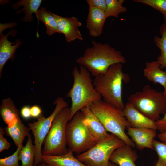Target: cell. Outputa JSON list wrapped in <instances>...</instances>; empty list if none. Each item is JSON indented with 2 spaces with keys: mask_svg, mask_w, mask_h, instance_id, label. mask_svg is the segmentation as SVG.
Instances as JSON below:
<instances>
[{
  "mask_svg": "<svg viewBox=\"0 0 166 166\" xmlns=\"http://www.w3.org/2000/svg\"><path fill=\"white\" fill-rule=\"evenodd\" d=\"M92 44V46L86 49L83 55L76 61L86 68L94 77L105 73L113 65L126 62L121 52L108 44L93 41Z\"/></svg>",
  "mask_w": 166,
  "mask_h": 166,
  "instance_id": "1",
  "label": "cell"
},
{
  "mask_svg": "<svg viewBox=\"0 0 166 166\" xmlns=\"http://www.w3.org/2000/svg\"><path fill=\"white\" fill-rule=\"evenodd\" d=\"M129 80L128 74L123 72L122 64L118 63L111 66L105 73L95 77L93 83L104 101L123 110L125 105L122 97V83H128Z\"/></svg>",
  "mask_w": 166,
  "mask_h": 166,
  "instance_id": "2",
  "label": "cell"
},
{
  "mask_svg": "<svg viewBox=\"0 0 166 166\" xmlns=\"http://www.w3.org/2000/svg\"><path fill=\"white\" fill-rule=\"evenodd\" d=\"M72 74L74 79L73 85L67 94L71 101L69 121L82 108L89 106L101 97L95 89L91 74L86 68L81 65L79 69L75 67Z\"/></svg>",
  "mask_w": 166,
  "mask_h": 166,
  "instance_id": "3",
  "label": "cell"
},
{
  "mask_svg": "<svg viewBox=\"0 0 166 166\" xmlns=\"http://www.w3.org/2000/svg\"><path fill=\"white\" fill-rule=\"evenodd\" d=\"M89 107L107 132L115 135L132 148L135 147L133 141L125 133V129L131 125L124 117L123 110L101 99Z\"/></svg>",
  "mask_w": 166,
  "mask_h": 166,
  "instance_id": "4",
  "label": "cell"
},
{
  "mask_svg": "<svg viewBox=\"0 0 166 166\" xmlns=\"http://www.w3.org/2000/svg\"><path fill=\"white\" fill-rule=\"evenodd\" d=\"M128 101L140 113L154 121L166 111V96L149 85H145L141 91L131 94Z\"/></svg>",
  "mask_w": 166,
  "mask_h": 166,
  "instance_id": "5",
  "label": "cell"
},
{
  "mask_svg": "<svg viewBox=\"0 0 166 166\" xmlns=\"http://www.w3.org/2000/svg\"><path fill=\"white\" fill-rule=\"evenodd\" d=\"M70 114V108L62 109L54 119L44 139L42 154L59 155L67 153L66 126Z\"/></svg>",
  "mask_w": 166,
  "mask_h": 166,
  "instance_id": "6",
  "label": "cell"
},
{
  "mask_svg": "<svg viewBox=\"0 0 166 166\" xmlns=\"http://www.w3.org/2000/svg\"><path fill=\"white\" fill-rule=\"evenodd\" d=\"M84 115L80 110L68 122L66 128L67 144L73 152H84L94 146L97 141L84 122Z\"/></svg>",
  "mask_w": 166,
  "mask_h": 166,
  "instance_id": "7",
  "label": "cell"
},
{
  "mask_svg": "<svg viewBox=\"0 0 166 166\" xmlns=\"http://www.w3.org/2000/svg\"><path fill=\"white\" fill-rule=\"evenodd\" d=\"M125 144L122 140L111 133L76 158L87 166H108L113 152Z\"/></svg>",
  "mask_w": 166,
  "mask_h": 166,
  "instance_id": "8",
  "label": "cell"
},
{
  "mask_svg": "<svg viewBox=\"0 0 166 166\" xmlns=\"http://www.w3.org/2000/svg\"><path fill=\"white\" fill-rule=\"evenodd\" d=\"M55 107L53 112L48 117L42 114L37 118V121L28 124L34 138L35 155L34 166H38L42 163L41 148L43 142L51 126L52 122L57 115L63 109L68 107V104L61 97H57L55 101Z\"/></svg>",
  "mask_w": 166,
  "mask_h": 166,
  "instance_id": "9",
  "label": "cell"
},
{
  "mask_svg": "<svg viewBox=\"0 0 166 166\" xmlns=\"http://www.w3.org/2000/svg\"><path fill=\"white\" fill-rule=\"evenodd\" d=\"M50 12L56 20L59 33L64 35L68 42L76 40H83L82 35L78 29L82 24L77 18L74 16L64 17Z\"/></svg>",
  "mask_w": 166,
  "mask_h": 166,
  "instance_id": "10",
  "label": "cell"
},
{
  "mask_svg": "<svg viewBox=\"0 0 166 166\" xmlns=\"http://www.w3.org/2000/svg\"><path fill=\"white\" fill-rule=\"evenodd\" d=\"M127 129L128 134L139 150H142L145 148L154 149L153 141L156 136V130L147 128L132 127Z\"/></svg>",
  "mask_w": 166,
  "mask_h": 166,
  "instance_id": "11",
  "label": "cell"
},
{
  "mask_svg": "<svg viewBox=\"0 0 166 166\" xmlns=\"http://www.w3.org/2000/svg\"><path fill=\"white\" fill-rule=\"evenodd\" d=\"M123 111L124 117L132 127L157 130L156 121L145 116L128 102L125 105Z\"/></svg>",
  "mask_w": 166,
  "mask_h": 166,
  "instance_id": "12",
  "label": "cell"
},
{
  "mask_svg": "<svg viewBox=\"0 0 166 166\" xmlns=\"http://www.w3.org/2000/svg\"><path fill=\"white\" fill-rule=\"evenodd\" d=\"M16 30H12L6 35L0 33V76L1 78L2 69L6 62L9 59L14 60L17 49L22 43V41L17 39L14 43L9 42L8 36L16 33Z\"/></svg>",
  "mask_w": 166,
  "mask_h": 166,
  "instance_id": "13",
  "label": "cell"
},
{
  "mask_svg": "<svg viewBox=\"0 0 166 166\" xmlns=\"http://www.w3.org/2000/svg\"><path fill=\"white\" fill-rule=\"evenodd\" d=\"M107 18L105 12L96 7H89L86 27L90 36L96 37L101 35Z\"/></svg>",
  "mask_w": 166,
  "mask_h": 166,
  "instance_id": "14",
  "label": "cell"
},
{
  "mask_svg": "<svg viewBox=\"0 0 166 166\" xmlns=\"http://www.w3.org/2000/svg\"><path fill=\"white\" fill-rule=\"evenodd\" d=\"M81 111L84 116V122L91 134L97 142L106 138L109 134L93 113L89 106L82 108Z\"/></svg>",
  "mask_w": 166,
  "mask_h": 166,
  "instance_id": "15",
  "label": "cell"
},
{
  "mask_svg": "<svg viewBox=\"0 0 166 166\" xmlns=\"http://www.w3.org/2000/svg\"><path fill=\"white\" fill-rule=\"evenodd\" d=\"M138 158L136 151L125 144L113 152L109 160L119 166H136L135 163Z\"/></svg>",
  "mask_w": 166,
  "mask_h": 166,
  "instance_id": "16",
  "label": "cell"
},
{
  "mask_svg": "<svg viewBox=\"0 0 166 166\" xmlns=\"http://www.w3.org/2000/svg\"><path fill=\"white\" fill-rule=\"evenodd\" d=\"M42 162L46 166H87L80 161L73 155V152L69 150L64 154L49 155L42 154Z\"/></svg>",
  "mask_w": 166,
  "mask_h": 166,
  "instance_id": "17",
  "label": "cell"
},
{
  "mask_svg": "<svg viewBox=\"0 0 166 166\" xmlns=\"http://www.w3.org/2000/svg\"><path fill=\"white\" fill-rule=\"evenodd\" d=\"M144 76L155 84H160L164 88L163 93L166 96V71L162 70L157 61L147 62L143 70Z\"/></svg>",
  "mask_w": 166,
  "mask_h": 166,
  "instance_id": "18",
  "label": "cell"
},
{
  "mask_svg": "<svg viewBox=\"0 0 166 166\" xmlns=\"http://www.w3.org/2000/svg\"><path fill=\"white\" fill-rule=\"evenodd\" d=\"M0 114L4 123L9 128L14 126L20 118L19 111L10 98L2 101L0 106Z\"/></svg>",
  "mask_w": 166,
  "mask_h": 166,
  "instance_id": "19",
  "label": "cell"
},
{
  "mask_svg": "<svg viewBox=\"0 0 166 166\" xmlns=\"http://www.w3.org/2000/svg\"><path fill=\"white\" fill-rule=\"evenodd\" d=\"M42 0H20L11 5V7L13 9L17 10L21 6H23L21 10L17 11L16 13L20 14L22 12L25 14L24 17L21 19L24 22H31L33 20L32 14H37Z\"/></svg>",
  "mask_w": 166,
  "mask_h": 166,
  "instance_id": "20",
  "label": "cell"
},
{
  "mask_svg": "<svg viewBox=\"0 0 166 166\" xmlns=\"http://www.w3.org/2000/svg\"><path fill=\"white\" fill-rule=\"evenodd\" d=\"M4 130L6 135L12 139L17 147L22 144L25 137L30 134V130L29 127L23 124L20 118L14 126L11 128L6 126Z\"/></svg>",
  "mask_w": 166,
  "mask_h": 166,
  "instance_id": "21",
  "label": "cell"
},
{
  "mask_svg": "<svg viewBox=\"0 0 166 166\" xmlns=\"http://www.w3.org/2000/svg\"><path fill=\"white\" fill-rule=\"evenodd\" d=\"M36 15L38 21H40L45 25L47 29L46 33L48 35L51 36L56 33H59L55 19L50 11H48L44 7L39 9Z\"/></svg>",
  "mask_w": 166,
  "mask_h": 166,
  "instance_id": "22",
  "label": "cell"
},
{
  "mask_svg": "<svg viewBox=\"0 0 166 166\" xmlns=\"http://www.w3.org/2000/svg\"><path fill=\"white\" fill-rule=\"evenodd\" d=\"M25 146H23L19 154V160L22 162V166H34L35 155V147L32 144V138L29 134Z\"/></svg>",
  "mask_w": 166,
  "mask_h": 166,
  "instance_id": "23",
  "label": "cell"
},
{
  "mask_svg": "<svg viewBox=\"0 0 166 166\" xmlns=\"http://www.w3.org/2000/svg\"><path fill=\"white\" fill-rule=\"evenodd\" d=\"M160 31L161 37L155 36L154 40L155 44L161 51L157 61L161 68H166V25L164 23L160 26Z\"/></svg>",
  "mask_w": 166,
  "mask_h": 166,
  "instance_id": "24",
  "label": "cell"
},
{
  "mask_svg": "<svg viewBox=\"0 0 166 166\" xmlns=\"http://www.w3.org/2000/svg\"><path fill=\"white\" fill-rule=\"evenodd\" d=\"M107 9L105 12L107 18L110 17L118 18L119 14L127 11V8L123 5L124 0H106Z\"/></svg>",
  "mask_w": 166,
  "mask_h": 166,
  "instance_id": "25",
  "label": "cell"
},
{
  "mask_svg": "<svg viewBox=\"0 0 166 166\" xmlns=\"http://www.w3.org/2000/svg\"><path fill=\"white\" fill-rule=\"evenodd\" d=\"M153 145L158 156L156 165L166 166V142H161L154 139Z\"/></svg>",
  "mask_w": 166,
  "mask_h": 166,
  "instance_id": "26",
  "label": "cell"
},
{
  "mask_svg": "<svg viewBox=\"0 0 166 166\" xmlns=\"http://www.w3.org/2000/svg\"><path fill=\"white\" fill-rule=\"evenodd\" d=\"M135 2L146 4L160 12L166 25V0H134Z\"/></svg>",
  "mask_w": 166,
  "mask_h": 166,
  "instance_id": "27",
  "label": "cell"
},
{
  "mask_svg": "<svg viewBox=\"0 0 166 166\" xmlns=\"http://www.w3.org/2000/svg\"><path fill=\"white\" fill-rule=\"evenodd\" d=\"M18 146L15 152L11 156L0 159V166H20L18 164L19 154L23 147Z\"/></svg>",
  "mask_w": 166,
  "mask_h": 166,
  "instance_id": "28",
  "label": "cell"
},
{
  "mask_svg": "<svg viewBox=\"0 0 166 166\" xmlns=\"http://www.w3.org/2000/svg\"><path fill=\"white\" fill-rule=\"evenodd\" d=\"M86 2L89 7H94L105 12L107 9L106 0H87Z\"/></svg>",
  "mask_w": 166,
  "mask_h": 166,
  "instance_id": "29",
  "label": "cell"
},
{
  "mask_svg": "<svg viewBox=\"0 0 166 166\" xmlns=\"http://www.w3.org/2000/svg\"><path fill=\"white\" fill-rule=\"evenodd\" d=\"M5 132L4 128L0 127V152L2 151L8 150L10 147V144L8 142L6 139L4 137Z\"/></svg>",
  "mask_w": 166,
  "mask_h": 166,
  "instance_id": "30",
  "label": "cell"
},
{
  "mask_svg": "<svg viewBox=\"0 0 166 166\" xmlns=\"http://www.w3.org/2000/svg\"><path fill=\"white\" fill-rule=\"evenodd\" d=\"M157 129L160 132H166V111L163 117L156 121Z\"/></svg>",
  "mask_w": 166,
  "mask_h": 166,
  "instance_id": "31",
  "label": "cell"
},
{
  "mask_svg": "<svg viewBox=\"0 0 166 166\" xmlns=\"http://www.w3.org/2000/svg\"><path fill=\"white\" fill-rule=\"evenodd\" d=\"M20 114L22 117L24 119L28 120L31 117L30 107L28 105L23 106L20 110Z\"/></svg>",
  "mask_w": 166,
  "mask_h": 166,
  "instance_id": "32",
  "label": "cell"
},
{
  "mask_svg": "<svg viewBox=\"0 0 166 166\" xmlns=\"http://www.w3.org/2000/svg\"><path fill=\"white\" fill-rule=\"evenodd\" d=\"M31 117L36 119L42 114V110L38 105H35L30 107Z\"/></svg>",
  "mask_w": 166,
  "mask_h": 166,
  "instance_id": "33",
  "label": "cell"
},
{
  "mask_svg": "<svg viewBox=\"0 0 166 166\" xmlns=\"http://www.w3.org/2000/svg\"><path fill=\"white\" fill-rule=\"evenodd\" d=\"M157 136L161 141L166 142V132H160L157 135Z\"/></svg>",
  "mask_w": 166,
  "mask_h": 166,
  "instance_id": "34",
  "label": "cell"
},
{
  "mask_svg": "<svg viewBox=\"0 0 166 166\" xmlns=\"http://www.w3.org/2000/svg\"><path fill=\"white\" fill-rule=\"evenodd\" d=\"M108 166H117V165L116 164L111 162V161H109Z\"/></svg>",
  "mask_w": 166,
  "mask_h": 166,
  "instance_id": "35",
  "label": "cell"
},
{
  "mask_svg": "<svg viewBox=\"0 0 166 166\" xmlns=\"http://www.w3.org/2000/svg\"><path fill=\"white\" fill-rule=\"evenodd\" d=\"M38 166H46V165L43 162H42L39 164Z\"/></svg>",
  "mask_w": 166,
  "mask_h": 166,
  "instance_id": "36",
  "label": "cell"
},
{
  "mask_svg": "<svg viewBox=\"0 0 166 166\" xmlns=\"http://www.w3.org/2000/svg\"></svg>",
  "mask_w": 166,
  "mask_h": 166,
  "instance_id": "37",
  "label": "cell"
}]
</instances>
